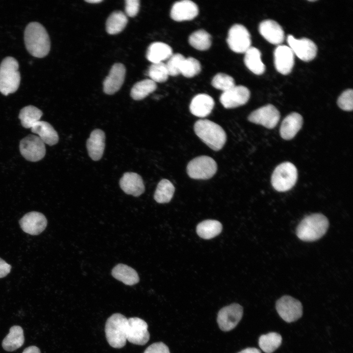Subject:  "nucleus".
Returning <instances> with one entry per match:
<instances>
[{"label": "nucleus", "mask_w": 353, "mask_h": 353, "mask_svg": "<svg viewBox=\"0 0 353 353\" xmlns=\"http://www.w3.org/2000/svg\"><path fill=\"white\" fill-rule=\"evenodd\" d=\"M227 41L229 48L236 53H245L251 45L249 31L240 24H235L230 27Z\"/></svg>", "instance_id": "9"}, {"label": "nucleus", "mask_w": 353, "mask_h": 353, "mask_svg": "<svg viewBox=\"0 0 353 353\" xmlns=\"http://www.w3.org/2000/svg\"><path fill=\"white\" fill-rule=\"evenodd\" d=\"M175 188L169 180L162 179L158 183L154 194V199L159 203H167L172 199Z\"/></svg>", "instance_id": "34"}, {"label": "nucleus", "mask_w": 353, "mask_h": 353, "mask_svg": "<svg viewBox=\"0 0 353 353\" xmlns=\"http://www.w3.org/2000/svg\"><path fill=\"white\" fill-rule=\"evenodd\" d=\"M303 117L298 113L292 112L282 121L279 129L282 138L289 140L293 138L302 127Z\"/></svg>", "instance_id": "22"}, {"label": "nucleus", "mask_w": 353, "mask_h": 353, "mask_svg": "<svg viewBox=\"0 0 353 353\" xmlns=\"http://www.w3.org/2000/svg\"><path fill=\"white\" fill-rule=\"evenodd\" d=\"M19 224L25 232L37 235L45 229L47 226V220L42 213L32 211L24 215L19 220Z\"/></svg>", "instance_id": "16"}, {"label": "nucleus", "mask_w": 353, "mask_h": 353, "mask_svg": "<svg viewBox=\"0 0 353 353\" xmlns=\"http://www.w3.org/2000/svg\"><path fill=\"white\" fill-rule=\"evenodd\" d=\"M280 117L277 109L274 105L268 104L252 111L249 115L248 120L251 123L272 129L276 126Z\"/></svg>", "instance_id": "11"}, {"label": "nucleus", "mask_w": 353, "mask_h": 353, "mask_svg": "<svg viewBox=\"0 0 353 353\" xmlns=\"http://www.w3.org/2000/svg\"><path fill=\"white\" fill-rule=\"evenodd\" d=\"M250 97V92L246 87L235 85L223 92L220 97V101L225 108H234L246 104Z\"/></svg>", "instance_id": "15"}, {"label": "nucleus", "mask_w": 353, "mask_h": 353, "mask_svg": "<svg viewBox=\"0 0 353 353\" xmlns=\"http://www.w3.org/2000/svg\"><path fill=\"white\" fill-rule=\"evenodd\" d=\"M201 65L200 62L192 57L185 58L182 62L180 74L186 77H192L201 72Z\"/></svg>", "instance_id": "38"}, {"label": "nucleus", "mask_w": 353, "mask_h": 353, "mask_svg": "<svg viewBox=\"0 0 353 353\" xmlns=\"http://www.w3.org/2000/svg\"><path fill=\"white\" fill-rule=\"evenodd\" d=\"M11 266L0 258V278L6 277L10 272Z\"/></svg>", "instance_id": "44"}, {"label": "nucleus", "mask_w": 353, "mask_h": 353, "mask_svg": "<svg viewBox=\"0 0 353 353\" xmlns=\"http://www.w3.org/2000/svg\"><path fill=\"white\" fill-rule=\"evenodd\" d=\"M287 41L294 54L303 61H310L315 57L317 46L310 39L306 38L298 39L289 35Z\"/></svg>", "instance_id": "14"}, {"label": "nucleus", "mask_w": 353, "mask_h": 353, "mask_svg": "<svg viewBox=\"0 0 353 353\" xmlns=\"http://www.w3.org/2000/svg\"><path fill=\"white\" fill-rule=\"evenodd\" d=\"M19 63L13 57L4 58L0 65V92L5 96L15 92L19 88L21 76Z\"/></svg>", "instance_id": "4"}, {"label": "nucleus", "mask_w": 353, "mask_h": 353, "mask_svg": "<svg viewBox=\"0 0 353 353\" xmlns=\"http://www.w3.org/2000/svg\"><path fill=\"white\" fill-rule=\"evenodd\" d=\"M22 353H41V351L37 347L31 346L26 348Z\"/></svg>", "instance_id": "45"}, {"label": "nucleus", "mask_w": 353, "mask_h": 353, "mask_svg": "<svg viewBox=\"0 0 353 353\" xmlns=\"http://www.w3.org/2000/svg\"><path fill=\"white\" fill-rule=\"evenodd\" d=\"M119 183L122 190L128 195L138 197L145 191L143 179L135 173H125L121 178Z\"/></svg>", "instance_id": "20"}, {"label": "nucleus", "mask_w": 353, "mask_h": 353, "mask_svg": "<svg viewBox=\"0 0 353 353\" xmlns=\"http://www.w3.org/2000/svg\"><path fill=\"white\" fill-rule=\"evenodd\" d=\"M211 84L214 88L225 92L234 87L235 82L231 76L220 73L213 77Z\"/></svg>", "instance_id": "39"}, {"label": "nucleus", "mask_w": 353, "mask_h": 353, "mask_svg": "<svg viewBox=\"0 0 353 353\" xmlns=\"http://www.w3.org/2000/svg\"><path fill=\"white\" fill-rule=\"evenodd\" d=\"M246 67L253 74L259 75L264 73L265 66L261 58V53L257 48L251 47L245 52L244 59Z\"/></svg>", "instance_id": "29"}, {"label": "nucleus", "mask_w": 353, "mask_h": 353, "mask_svg": "<svg viewBox=\"0 0 353 353\" xmlns=\"http://www.w3.org/2000/svg\"><path fill=\"white\" fill-rule=\"evenodd\" d=\"M156 87V83L151 79H144L134 85L131 90L130 96L134 100H141L154 91Z\"/></svg>", "instance_id": "33"}, {"label": "nucleus", "mask_w": 353, "mask_h": 353, "mask_svg": "<svg viewBox=\"0 0 353 353\" xmlns=\"http://www.w3.org/2000/svg\"><path fill=\"white\" fill-rule=\"evenodd\" d=\"M173 54L171 47L166 43L156 42L148 47L146 57L152 63L162 62L168 59Z\"/></svg>", "instance_id": "26"}, {"label": "nucleus", "mask_w": 353, "mask_h": 353, "mask_svg": "<svg viewBox=\"0 0 353 353\" xmlns=\"http://www.w3.org/2000/svg\"><path fill=\"white\" fill-rule=\"evenodd\" d=\"M148 325L143 320L138 317L128 319L126 329V340L138 345L146 344L150 339Z\"/></svg>", "instance_id": "12"}, {"label": "nucleus", "mask_w": 353, "mask_h": 353, "mask_svg": "<svg viewBox=\"0 0 353 353\" xmlns=\"http://www.w3.org/2000/svg\"><path fill=\"white\" fill-rule=\"evenodd\" d=\"M42 115L43 113L40 109L33 105H28L21 110L19 118L23 127L31 128L40 121Z\"/></svg>", "instance_id": "31"}, {"label": "nucleus", "mask_w": 353, "mask_h": 353, "mask_svg": "<svg viewBox=\"0 0 353 353\" xmlns=\"http://www.w3.org/2000/svg\"><path fill=\"white\" fill-rule=\"evenodd\" d=\"M329 226L328 219L321 213L305 217L296 228V234L302 241L313 242L319 240L326 233Z\"/></svg>", "instance_id": "2"}, {"label": "nucleus", "mask_w": 353, "mask_h": 353, "mask_svg": "<svg viewBox=\"0 0 353 353\" xmlns=\"http://www.w3.org/2000/svg\"><path fill=\"white\" fill-rule=\"evenodd\" d=\"M214 106V101L211 96L206 94H200L193 98L189 109L193 115L203 118L209 115Z\"/></svg>", "instance_id": "24"}, {"label": "nucleus", "mask_w": 353, "mask_h": 353, "mask_svg": "<svg viewBox=\"0 0 353 353\" xmlns=\"http://www.w3.org/2000/svg\"><path fill=\"white\" fill-rule=\"evenodd\" d=\"M243 313V307L238 303H232L222 308L217 316L219 328L225 331L232 330L241 319Z\"/></svg>", "instance_id": "13"}, {"label": "nucleus", "mask_w": 353, "mask_h": 353, "mask_svg": "<svg viewBox=\"0 0 353 353\" xmlns=\"http://www.w3.org/2000/svg\"><path fill=\"white\" fill-rule=\"evenodd\" d=\"M125 75L126 69L123 64H114L103 81L104 92L108 95H112L119 91L124 82Z\"/></svg>", "instance_id": "18"}, {"label": "nucleus", "mask_w": 353, "mask_h": 353, "mask_svg": "<svg viewBox=\"0 0 353 353\" xmlns=\"http://www.w3.org/2000/svg\"><path fill=\"white\" fill-rule=\"evenodd\" d=\"M24 40L26 50L32 56L42 58L49 52L50 42L45 28L38 22H31L25 27Z\"/></svg>", "instance_id": "1"}, {"label": "nucleus", "mask_w": 353, "mask_h": 353, "mask_svg": "<svg viewBox=\"0 0 353 353\" xmlns=\"http://www.w3.org/2000/svg\"><path fill=\"white\" fill-rule=\"evenodd\" d=\"M238 353H261V352L255 348H248Z\"/></svg>", "instance_id": "46"}, {"label": "nucleus", "mask_w": 353, "mask_h": 353, "mask_svg": "<svg viewBox=\"0 0 353 353\" xmlns=\"http://www.w3.org/2000/svg\"><path fill=\"white\" fill-rule=\"evenodd\" d=\"M194 129L199 138L214 151L222 149L226 142L227 135L224 129L209 120H198L194 124Z\"/></svg>", "instance_id": "3"}, {"label": "nucleus", "mask_w": 353, "mask_h": 353, "mask_svg": "<svg viewBox=\"0 0 353 353\" xmlns=\"http://www.w3.org/2000/svg\"><path fill=\"white\" fill-rule=\"evenodd\" d=\"M127 320L120 313H114L107 319L105 332L107 341L111 347L119 349L126 345Z\"/></svg>", "instance_id": "5"}, {"label": "nucleus", "mask_w": 353, "mask_h": 353, "mask_svg": "<svg viewBox=\"0 0 353 353\" xmlns=\"http://www.w3.org/2000/svg\"><path fill=\"white\" fill-rule=\"evenodd\" d=\"M85 1L89 2V3H97L101 2L102 1V0H85Z\"/></svg>", "instance_id": "47"}, {"label": "nucleus", "mask_w": 353, "mask_h": 353, "mask_svg": "<svg viewBox=\"0 0 353 353\" xmlns=\"http://www.w3.org/2000/svg\"><path fill=\"white\" fill-rule=\"evenodd\" d=\"M281 342V335L277 332H272L260 336L258 344L265 353H272L280 346Z\"/></svg>", "instance_id": "36"}, {"label": "nucleus", "mask_w": 353, "mask_h": 353, "mask_svg": "<svg viewBox=\"0 0 353 353\" xmlns=\"http://www.w3.org/2000/svg\"><path fill=\"white\" fill-rule=\"evenodd\" d=\"M274 64L277 72L283 75L289 74L294 64V54L288 46H278L274 51Z\"/></svg>", "instance_id": "17"}, {"label": "nucleus", "mask_w": 353, "mask_h": 353, "mask_svg": "<svg viewBox=\"0 0 353 353\" xmlns=\"http://www.w3.org/2000/svg\"><path fill=\"white\" fill-rule=\"evenodd\" d=\"M217 165L211 157L198 156L191 160L187 166V173L190 177L196 179H207L216 173Z\"/></svg>", "instance_id": "7"}, {"label": "nucleus", "mask_w": 353, "mask_h": 353, "mask_svg": "<svg viewBox=\"0 0 353 353\" xmlns=\"http://www.w3.org/2000/svg\"><path fill=\"white\" fill-rule=\"evenodd\" d=\"M188 41L192 47L199 50H207L211 45V35L204 29H199L193 32Z\"/></svg>", "instance_id": "35"}, {"label": "nucleus", "mask_w": 353, "mask_h": 353, "mask_svg": "<svg viewBox=\"0 0 353 353\" xmlns=\"http://www.w3.org/2000/svg\"><path fill=\"white\" fill-rule=\"evenodd\" d=\"M199 13L197 5L189 0L175 2L171 10V18L177 22L189 21L194 19Z\"/></svg>", "instance_id": "19"}, {"label": "nucleus", "mask_w": 353, "mask_h": 353, "mask_svg": "<svg viewBox=\"0 0 353 353\" xmlns=\"http://www.w3.org/2000/svg\"><path fill=\"white\" fill-rule=\"evenodd\" d=\"M276 307L280 317L288 323L297 321L303 315L301 303L290 296L281 297L277 301Z\"/></svg>", "instance_id": "10"}, {"label": "nucleus", "mask_w": 353, "mask_h": 353, "mask_svg": "<svg viewBox=\"0 0 353 353\" xmlns=\"http://www.w3.org/2000/svg\"><path fill=\"white\" fill-rule=\"evenodd\" d=\"M144 353H170L168 347L162 342H156L151 344Z\"/></svg>", "instance_id": "43"}, {"label": "nucleus", "mask_w": 353, "mask_h": 353, "mask_svg": "<svg viewBox=\"0 0 353 353\" xmlns=\"http://www.w3.org/2000/svg\"><path fill=\"white\" fill-rule=\"evenodd\" d=\"M140 1L138 0H126L125 1V11L130 17H135L138 13Z\"/></svg>", "instance_id": "42"}, {"label": "nucleus", "mask_w": 353, "mask_h": 353, "mask_svg": "<svg viewBox=\"0 0 353 353\" xmlns=\"http://www.w3.org/2000/svg\"><path fill=\"white\" fill-rule=\"evenodd\" d=\"M338 106L343 110L351 111L353 108V91L352 89L344 91L337 100Z\"/></svg>", "instance_id": "41"}, {"label": "nucleus", "mask_w": 353, "mask_h": 353, "mask_svg": "<svg viewBox=\"0 0 353 353\" xmlns=\"http://www.w3.org/2000/svg\"><path fill=\"white\" fill-rule=\"evenodd\" d=\"M25 338L22 328L19 326H13L2 342L3 349L8 352H13L20 347L24 343Z\"/></svg>", "instance_id": "27"}, {"label": "nucleus", "mask_w": 353, "mask_h": 353, "mask_svg": "<svg viewBox=\"0 0 353 353\" xmlns=\"http://www.w3.org/2000/svg\"><path fill=\"white\" fill-rule=\"evenodd\" d=\"M185 57L178 53L173 54L168 59L166 66L169 76H175L180 74V69Z\"/></svg>", "instance_id": "40"}, {"label": "nucleus", "mask_w": 353, "mask_h": 353, "mask_svg": "<svg viewBox=\"0 0 353 353\" xmlns=\"http://www.w3.org/2000/svg\"><path fill=\"white\" fill-rule=\"evenodd\" d=\"M31 130L37 134L45 144L50 146L54 145L58 141L57 132L53 126L47 122L38 121L31 128Z\"/></svg>", "instance_id": "25"}, {"label": "nucleus", "mask_w": 353, "mask_h": 353, "mask_svg": "<svg viewBox=\"0 0 353 353\" xmlns=\"http://www.w3.org/2000/svg\"><path fill=\"white\" fill-rule=\"evenodd\" d=\"M148 75L155 83L166 81L169 76L166 64L163 62L152 63L148 69Z\"/></svg>", "instance_id": "37"}, {"label": "nucleus", "mask_w": 353, "mask_h": 353, "mask_svg": "<svg viewBox=\"0 0 353 353\" xmlns=\"http://www.w3.org/2000/svg\"><path fill=\"white\" fill-rule=\"evenodd\" d=\"M105 133L100 129H96L91 133L87 140L86 147L92 160L97 161L101 158L105 148Z\"/></svg>", "instance_id": "23"}, {"label": "nucleus", "mask_w": 353, "mask_h": 353, "mask_svg": "<svg viewBox=\"0 0 353 353\" xmlns=\"http://www.w3.org/2000/svg\"><path fill=\"white\" fill-rule=\"evenodd\" d=\"M127 23L126 15L122 11L113 12L107 18L106 30L109 34H116L123 30Z\"/></svg>", "instance_id": "32"}, {"label": "nucleus", "mask_w": 353, "mask_h": 353, "mask_svg": "<svg viewBox=\"0 0 353 353\" xmlns=\"http://www.w3.org/2000/svg\"><path fill=\"white\" fill-rule=\"evenodd\" d=\"M259 31L271 44L279 45L284 41L283 29L279 24L272 20H266L261 22L259 25Z\"/></svg>", "instance_id": "21"}, {"label": "nucleus", "mask_w": 353, "mask_h": 353, "mask_svg": "<svg viewBox=\"0 0 353 353\" xmlns=\"http://www.w3.org/2000/svg\"><path fill=\"white\" fill-rule=\"evenodd\" d=\"M45 144L36 135H29L20 143V151L26 160L36 162L42 159L46 154Z\"/></svg>", "instance_id": "8"}, {"label": "nucleus", "mask_w": 353, "mask_h": 353, "mask_svg": "<svg viewBox=\"0 0 353 353\" xmlns=\"http://www.w3.org/2000/svg\"><path fill=\"white\" fill-rule=\"evenodd\" d=\"M222 230V225L217 220H207L199 223L196 228L198 235L204 239H209L219 234Z\"/></svg>", "instance_id": "30"}, {"label": "nucleus", "mask_w": 353, "mask_h": 353, "mask_svg": "<svg viewBox=\"0 0 353 353\" xmlns=\"http://www.w3.org/2000/svg\"><path fill=\"white\" fill-rule=\"evenodd\" d=\"M112 276L127 285H133L139 281L136 271L131 267L123 264H118L112 269Z\"/></svg>", "instance_id": "28"}, {"label": "nucleus", "mask_w": 353, "mask_h": 353, "mask_svg": "<svg viewBox=\"0 0 353 353\" xmlns=\"http://www.w3.org/2000/svg\"><path fill=\"white\" fill-rule=\"evenodd\" d=\"M298 171L296 166L289 162H283L276 167L271 176L273 188L278 192L291 189L296 184Z\"/></svg>", "instance_id": "6"}]
</instances>
